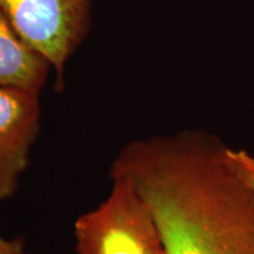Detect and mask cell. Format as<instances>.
<instances>
[{"mask_svg": "<svg viewBox=\"0 0 254 254\" xmlns=\"http://www.w3.org/2000/svg\"><path fill=\"white\" fill-rule=\"evenodd\" d=\"M92 0H0V9L28 46L55 68L60 86L68 59L86 37Z\"/></svg>", "mask_w": 254, "mask_h": 254, "instance_id": "cell-3", "label": "cell"}, {"mask_svg": "<svg viewBox=\"0 0 254 254\" xmlns=\"http://www.w3.org/2000/svg\"><path fill=\"white\" fill-rule=\"evenodd\" d=\"M0 254H27L24 240L20 238L6 239L0 236Z\"/></svg>", "mask_w": 254, "mask_h": 254, "instance_id": "cell-7", "label": "cell"}, {"mask_svg": "<svg viewBox=\"0 0 254 254\" xmlns=\"http://www.w3.org/2000/svg\"><path fill=\"white\" fill-rule=\"evenodd\" d=\"M112 189L81 214L73 233L78 254H167L150 207L129 180L111 177Z\"/></svg>", "mask_w": 254, "mask_h": 254, "instance_id": "cell-2", "label": "cell"}, {"mask_svg": "<svg viewBox=\"0 0 254 254\" xmlns=\"http://www.w3.org/2000/svg\"><path fill=\"white\" fill-rule=\"evenodd\" d=\"M228 164L241 180L254 192V155L246 150L227 147Z\"/></svg>", "mask_w": 254, "mask_h": 254, "instance_id": "cell-6", "label": "cell"}, {"mask_svg": "<svg viewBox=\"0 0 254 254\" xmlns=\"http://www.w3.org/2000/svg\"><path fill=\"white\" fill-rule=\"evenodd\" d=\"M51 65L19 37L0 9V86L40 94Z\"/></svg>", "mask_w": 254, "mask_h": 254, "instance_id": "cell-5", "label": "cell"}, {"mask_svg": "<svg viewBox=\"0 0 254 254\" xmlns=\"http://www.w3.org/2000/svg\"><path fill=\"white\" fill-rule=\"evenodd\" d=\"M39 94L0 86V201L12 198L40 129Z\"/></svg>", "mask_w": 254, "mask_h": 254, "instance_id": "cell-4", "label": "cell"}, {"mask_svg": "<svg viewBox=\"0 0 254 254\" xmlns=\"http://www.w3.org/2000/svg\"><path fill=\"white\" fill-rule=\"evenodd\" d=\"M218 136L189 129L140 139L117 176L155 219L167 254H254V192L228 164Z\"/></svg>", "mask_w": 254, "mask_h": 254, "instance_id": "cell-1", "label": "cell"}]
</instances>
